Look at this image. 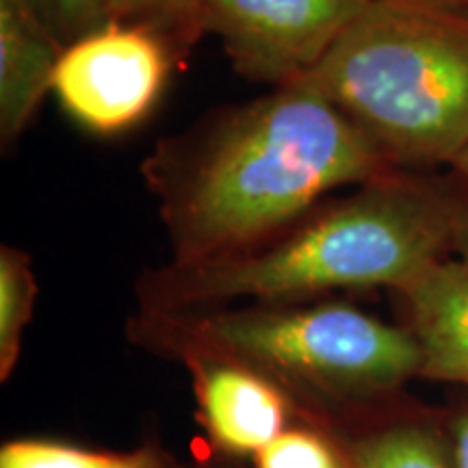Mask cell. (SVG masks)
<instances>
[{
    "instance_id": "obj_1",
    "label": "cell",
    "mask_w": 468,
    "mask_h": 468,
    "mask_svg": "<svg viewBox=\"0 0 468 468\" xmlns=\"http://www.w3.org/2000/svg\"><path fill=\"white\" fill-rule=\"evenodd\" d=\"M393 169L303 80L210 111L159 139L142 163L167 232L169 261L178 265L256 248L327 193Z\"/></svg>"
},
{
    "instance_id": "obj_2",
    "label": "cell",
    "mask_w": 468,
    "mask_h": 468,
    "mask_svg": "<svg viewBox=\"0 0 468 468\" xmlns=\"http://www.w3.org/2000/svg\"><path fill=\"white\" fill-rule=\"evenodd\" d=\"M453 254L442 178L393 169L317 204L256 248L218 261L163 262L134 282L144 313L324 300L336 291H401Z\"/></svg>"
},
{
    "instance_id": "obj_3",
    "label": "cell",
    "mask_w": 468,
    "mask_h": 468,
    "mask_svg": "<svg viewBox=\"0 0 468 468\" xmlns=\"http://www.w3.org/2000/svg\"><path fill=\"white\" fill-rule=\"evenodd\" d=\"M126 336L174 365L208 358L248 367L282 386L332 434L351 410L420 379V349L408 327L325 297L197 313L134 310Z\"/></svg>"
},
{
    "instance_id": "obj_4",
    "label": "cell",
    "mask_w": 468,
    "mask_h": 468,
    "mask_svg": "<svg viewBox=\"0 0 468 468\" xmlns=\"http://www.w3.org/2000/svg\"><path fill=\"white\" fill-rule=\"evenodd\" d=\"M300 80L395 169L449 167L468 148V0H368Z\"/></svg>"
},
{
    "instance_id": "obj_5",
    "label": "cell",
    "mask_w": 468,
    "mask_h": 468,
    "mask_svg": "<svg viewBox=\"0 0 468 468\" xmlns=\"http://www.w3.org/2000/svg\"><path fill=\"white\" fill-rule=\"evenodd\" d=\"M176 66L159 33L111 20L63 48L52 93L76 124L109 137L152 113Z\"/></svg>"
},
{
    "instance_id": "obj_6",
    "label": "cell",
    "mask_w": 468,
    "mask_h": 468,
    "mask_svg": "<svg viewBox=\"0 0 468 468\" xmlns=\"http://www.w3.org/2000/svg\"><path fill=\"white\" fill-rule=\"evenodd\" d=\"M368 0H204L207 35L251 83L282 87L306 76Z\"/></svg>"
},
{
    "instance_id": "obj_7",
    "label": "cell",
    "mask_w": 468,
    "mask_h": 468,
    "mask_svg": "<svg viewBox=\"0 0 468 468\" xmlns=\"http://www.w3.org/2000/svg\"><path fill=\"white\" fill-rule=\"evenodd\" d=\"M180 367L191 378L196 420L204 444L213 452L250 462L300 423L327 431L282 386L248 367L208 358L186 360Z\"/></svg>"
},
{
    "instance_id": "obj_8",
    "label": "cell",
    "mask_w": 468,
    "mask_h": 468,
    "mask_svg": "<svg viewBox=\"0 0 468 468\" xmlns=\"http://www.w3.org/2000/svg\"><path fill=\"white\" fill-rule=\"evenodd\" d=\"M335 431L349 468H460L444 406L408 390L351 410Z\"/></svg>"
},
{
    "instance_id": "obj_9",
    "label": "cell",
    "mask_w": 468,
    "mask_h": 468,
    "mask_svg": "<svg viewBox=\"0 0 468 468\" xmlns=\"http://www.w3.org/2000/svg\"><path fill=\"white\" fill-rule=\"evenodd\" d=\"M399 324L417 338L420 379L468 390V271L455 259L395 291Z\"/></svg>"
},
{
    "instance_id": "obj_10",
    "label": "cell",
    "mask_w": 468,
    "mask_h": 468,
    "mask_svg": "<svg viewBox=\"0 0 468 468\" xmlns=\"http://www.w3.org/2000/svg\"><path fill=\"white\" fill-rule=\"evenodd\" d=\"M63 46L33 0H0V145L11 150L52 93Z\"/></svg>"
},
{
    "instance_id": "obj_11",
    "label": "cell",
    "mask_w": 468,
    "mask_h": 468,
    "mask_svg": "<svg viewBox=\"0 0 468 468\" xmlns=\"http://www.w3.org/2000/svg\"><path fill=\"white\" fill-rule=\"evenodd\" d=\"M0 468H186L159 438L131 449H98L57 438H11L0 444Z\"/></svg>"
},
{
    "instance_id": "obj_12",
    "label": "cell",
    "mask_w": 468,
    "mask_h": 468,
    "mask_svg": "<svg viewBox=\"0 0 468 468\" xmlns=\"http://www.w3.org/2000/svg\"><path fill=\"white\" fill-rule=\"evenodd\" d=\"M37 278L28 251L0 245V382H9L22 356L25 332L37 300Z\"/></svg>"
},
{
    "instance_id": "obj_13",
    "label": "cell",
    "mask_w": 468,
    "mask_h": 468,
    "mask_svg": "<svg viewBox=\"0 0 468 468\" xmlns=\"http://www.w3.org/2000/svg\"><path fill=\"white\" fill-rule=\"evenodd\" d=\"M111 20L133 22L159 33L178 66L207 35L204 0H109Z\"/></svg>"
},
{
    "instance_id": "obj_14",
    "label": "cell",
    "mask_w": 468,
    "mask_h": 468,
    "mask_svg": "<svg viewBox=\"0 0 468 468\" xmlns=\"http://www.w3.org/2000/svg\"><path fill=\"white\" fill-rule=\"evenodd\" d=\"M250 464L251 468H349L336 438L314 423H300L282 431Z\"/></svg>"
},
{
    "instance_id": "obj_15",
    "label": "cell",
    "mask_w": 468,
    "mask_h": 468,
    "mask_svg": "<svg viewBox=\"0 0 468 468\" xmlns=\"http://www.w3.org/2000/svg\"><path fill=\"white\" fill-rule=\"evenodd\" d=\"M63 48L111 22L109 0H33Z\"/></svg>"
},
{
    "instance_id": "obj_16",
    "label": "cell",
    "mask_w": 468,
    "mask_h": 468,
    "mask_svg": "<svg viewBox=\"0 0 468 468\" xmlns=\"http://www.w3.org/2000/svg\"><path fill=\"white\" fill-rule=\"evenodd\" d=\"M444 189L452 204L453 221V254L452 259L460 262L468 271V148L447 167Z\"/></svg>"
},
{
    "instance_id": "obj_17",
    "label": "cell",
    "mask_w": 468,
    "mask_h": 468,
    "mask_svg": "<svg viewBox=\"0 0 468 468\" xmlns=\"http://www.w3.org/2000/svg\"><path fill=\"white\" fill-rule=\"evenodd\" d=\"M449 430H452L460 468H468V390H462L444 406Z\"/></svg>"
},
{
    "instance_id": "obj_18",
    "label": "cell",
    "mask_w": 468,
    "mask_h": 468,
    "mask_svg": "<svg viewBox=\"0 0 468 468\" xmlns=\"http://www.w3.org/2000/svg\"><path fill=\"white\" fill-rule=\"evenodd\" d=\"M186 468H251L250 462L230 458V455L218 453L208 447L202 453L193 452V455L186 460Z\"/></svg>"
}]
</instances>
